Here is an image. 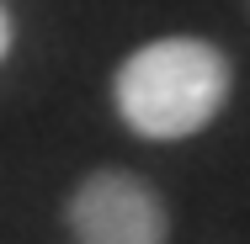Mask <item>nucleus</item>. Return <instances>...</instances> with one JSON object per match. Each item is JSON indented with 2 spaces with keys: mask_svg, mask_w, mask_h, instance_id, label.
Masks as SVG:
<instances>
[{
  "mask_svg": "<svg viewBox=\"0 0 250 244\" xmlns=\"http://www.w3.org/2000/svg\"><path fill=\"white\" fill-rule=\"evenodd\" d=\"M229 58L213 48L208 38H160L144 43L123 58L117 80H112V101L117 117L154 144H176L202 133L224 101H229Z\"/></svg>",
  "mask_w": 250,
  "mask_h": 244,
  "instance_id": "1",
  "label": "nucleus"
},
{
  "mask_svg": "<svg viewBox=\"0 0 250 244\" xmlns=\"http://www.w3.org/2000/svg\"><path fill=\"white\" fill-rule=\"evenodd\" d=\"M64 228L75 244H165L170 212L144 175L91 170L64 207Z\"/></svg>",
  "mask_w": 250,
  "mask_h": 244,
  "instance_id": "2",
  "label": "nucleus"
},
{
  "mask_svg": "<svg viewBox=\"0 0 250 244\" xmlns=\"http://www.w3.org/2000/svg\"><path fill=\"white\" fill-rule=\"evenodd\" d=\"M5 48H11V16H5V5H0V58H5Z\"/></svg>",
  "mask_w": 250,
  "mask_h": 244,
  "instance_id": "3",
  "label": "nucleus"
}]
</instances>
